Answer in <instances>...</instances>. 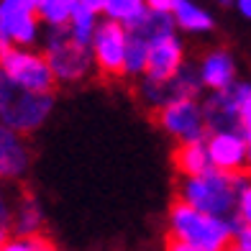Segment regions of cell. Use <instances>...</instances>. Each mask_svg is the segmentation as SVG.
I'll return each mask as SVG.
<instances>
[{
  "label": "cell",
  "mask_w": 251,
  "mask_h": 251,
  "mask_svg": "<svg viewBox=\"0 0 251 251\" xmlns=\"http://www.w3.org/2000/svg\"><path fill=\"white\" fill-rule=\"evenodd\" d=\"M146 10L149 8H146L144 0H108L105 16H108V21H116V24H121L126 28V26H131L136 18H141Z\"/></svg>",
  "instance_id": "obj_18"
},
{
  "label": "cell",
  "mask_w": 251,
  "mask_h": 251,
  "mask_svg": "<svg viewBox=\"0 0 251 251\" xmlns=\"http://www.w3.org/2000/svg\"><path fill=\"white\" fill-rule=\"evenodd\" d=\"M241 90H244V82H233L223 93H215L208 98V102L202 108V116H205V123H208V128L213 133H241L244 136L241 116H238Z\"/></svg>",
  "instance_id": "obj_8"
},
{
  "label": "cell",
  "mask_w": 251,
  "mask_h": 251,
  "mask_svg": "<svg viewBox=\"0 0 251 251\" xmlns=\"http://www.w3.org/2000/svg\"><path fill=\"white\" fill-rule=\"evenodd\" d=\"M47 62L56 79L64 82H77L82 79L93 64V49H85L72 39L70 26H59L49 31L47 39Z\"/></svg>",
  "instance_id": "obj_4"
},
{
  "label": "cell",
  "mask_w": 251,
  "mask_h": 251,
  "mask_svg": "<svg viewBox=\"0 0 251 251\" xmlns=\"http://www.w3.org/2000/svg\"><path fill=\"white\" fill-rule=\"evenodd\" d=\"M13 44H10V39L5 36V31H3V26H0V51H5V49H10Z\"/></svg>",
  "instance_id": "obj_31"
},
{
  "label": "cell",
  "mask_w": 251,
  "mask_h": 251,
  "mask_svg": "<svg viewBox=\"0 0 251 251\" xmlns=\"http://www.w3.org/2000/svg\"><path fill=\"white\" fill-rule=\"evenodd\" d=\"M8 244V236H5V226H0V251H3V246Z\"/></svg>",
  "instance_id": "obj_33"
},
{
  "label": "cell",
  "mask_w": 251,
  "mask_h": 251,
  "mask_svg": "<svg viewBox=\"0 0 251 251\" xmlns=\"http://www.w3.org/2000/svg\"><path fill=\"white\" fill-rule=\"evenodd\" d=\"M54 98L31 93V90L21 87L10 77L0 72V121L5 128L16 133H28L47 121L51 113Z\"/></svg>",
  "instance_id": "obj_3"
},
{
  "label": "cell",
  "mask_w": 251,
  "mask_h": 251,
  "mask_svg": "<svg viewBox=\"0 0 251 251\" xmlns=\"http://www.w3.org/2000/svg\"><path fill=\"white\" fill-rule=\"evenodd\" d=\"M167 251H200V249L190 246V244H185V241H179V238H175V236H169V238H167Z\"/></svg>",
  "instance_id": "obj_28"
},
{
  "label": "cell",
  "mask_w": 251,
  "mask_h": 251,
  "mask_svg": "<svg viewBox=\"0 0 251 251\" xmlns=\"http://www.w3.org/2000/svg\"><path fill=\"white\" fill-rule=\"evenodd\" d=\"M238 116H241V128L244 136H251V85H244L241 90V100H238Z\"/></svg>",
  "instance_id": "obj_23"
},
{
  "label": "cell",
  "mask_w": 251,
  "mask_h": 251,
  "mask_svg": "<svg viewBox=\"0 0 251 251\" xmlns=\"http://www.w3.org/2000/svg\"><path fill=\"white\" fill-rule=\"evenodd\" d=\"M236 249L238 251H251V226H244L236 233Z\"/></svg>",
  "instance_id": "obj_27"
},
{
  "label": "cell",
  "mask_w": 251,
  "mask_h": 251,
  "mask_svg": "<svg viewBox=\"0 0 251 251\" xmlns=\"http://www.w3.org/2000/svg\"><path fill=\"white\" fill-rule=\"evenodd\" d=\"M0 26H3L5 36L10 44H33L39 33V24L33 13H0Z\"/></svg>",
  "instance_id": "obj_15"
},
{
  "label": "cell",
  "mask_w": 251,
  "mask_h": 251,
  "mask_svg": "<svg viewBox=\"0 0 251 251\" xmlns=\"http://www.w3.org/2000/svg\"><path fill=\"white\" fill-rule=\"evenodd\" d=\"M126 49H128V31L116 21L100 24L93 39V59L102 77L126 75Z\"/></svg>",
  "instance_id": "obj_6"
},
{
  "label": "cell",
  "mask_w": 251,
  "mask_h": 251,
  "mask_svg": "<svg viewBox=\"0 0 251 251\" xmlns=\"http://www.w3.org/2000/svg\"><path fill=\"white\" fill-rule=\"evenodd\" d=\"M182 70V47L175 36L159 39L149 49V67H146V79L151 82H169Z\"/></svg>",
  "instance_id": "obj_10"
},
{
  "label": "cell",
  "mask_w": 251,
  "mask_h": 251,
  "mask_svg": "<svg viewBox=\"0 0 251 251\" xmlns=\"http://www.w3.org/2000/svg\"><path fill=\"white\" fill-rule=\"evenodd\" d=\"M169 236H175L200 251H226L236 233L231 228V221L205 215L195 208H190L187 202L175 200L172 210H169Z\"/></svg>",
  "instance_id": "obj_2"
},
{
  "label": "cell",
  "mask_w": 251,
  "mask_h": 251,
  "mask_svg": "<svg viewBox=\"0 0 251 251\" xmlns=\"http://www.w3.org/2000/svg\"><path fill=\"white\" fill-rule=\"evenodd\" d=\"M246 187H249L246 175H223L218 169H210L202 177L182 179L179 200L187 202L190 208L205 213V215L223 218V215H228L236 208L238 195Z\"/></svg>",
  "instance_id": "obj_1"
},
{
  "label": "cell",
  "mask_w": 251,
  "mask_h": 251,
  "mask_svg": "<svg viewBox=\"0 0 251 251\" xmlns=\"http://www.w3.org/2000/svg\"><path fill=\"white\" fill-rule=\"evenodd\" d=\"M3 251H36V236L33 238H13L3 246Z\"/></svg>",
  "instance_id": "obj_26"
},
{
  "label": "cell",
  "mask_w": 251,
  "mask_h": 251,
  "mask_svg": "<svg viewBox=\"0 0 251 251\" xmlns=\"http://www.w3.org/2000/svg\"><path fill=\"white\" fill-rule=\"evenodd\" d=\"M218 3H221V5H228V3H233V0H218Z\"/></svg>",
  "instance_id": "obj_35"
},
{
  "label": "cell",
  "mask_w": 251,
  "mask_h": 251,
  "mask_svg": "<svg viewBox=\"0 0 251 251\" xmlns=\"http://www.w3.org/2000/svg\"><path fill=\"white\" fill-rule=\"evenodd\" d=\"M75 5H77V0H41L39 16L47 21L51 28L70 26V18H72Z\"/></svg>",
  "instance_id": "obj_19"
},
{
  "label": "cell",
  "mask_w": 251,
  "mask_h": 251,
  "mask_svg": "<svg viewBox=\"0 0 251 251\" xmlns=\"http://www.w3.org/2000/svg\"><path fill=\"white\" fill-rule=\"evenodd\" d=\"M41 223V215L36 210V205H26V208H21V215H18V233L21 238H28L31 233H36V228Z\"/></svg>",
  "instance_id": "obj_21"
},
{
  "label": "cell",
  "mask_w": 251,
  "mask_h": 251,
  "mask_svg": "<svg viewBox=\"0 0 251 251\" xmlns=\"http://www.w3.org/2000/svg\"><path fill=\"white\" fill-rule=\"evenodd\" d=\"M238 10H241L246 18H251V0H238Z\"/></svg>",
  "instance_id": "obj_32"
},
{
  "label": "cell",
  "mask_w": 251,
  "mask_h": 251,
  "mask_svg": "<svg viewBox=\"0 0 251 251\" xmlns=\"http://www.w3.org/2000/svg\"><path fill=\"white\" fill-rule=\"evenodd\" d=\"M28 167V149L24 139L0 126V177H21Z\"/></svg>",
  "instance_id": "obj_11"
},
{
  "label": "cell",
  "mask_w": 251,
  "mask_h": 251,
  "mask_svg": "<svg viewBox=\"0 0 251 251\" xmlns=\"http://www.w3.org/2000/svg\"><path fill=\"white\" fill-rule=\"evenodd\" d=\"M36 251H56V249H54V244H49V241H44V238L36 236Z\"/></svg>",
  "instance_id": "obj_30"
},
{
  "label": "cell",
  "mask_w": 251,
  "mask_h": 251,
  "mask_svg": "<svg viewBox=\"0 0 251 251\" xmlns=\"http://www.w3.org/2000/svg\"><path fill=\"white\" fill-rule=\"evenodd\" d=\"M202 85H208L215 93H223L233 85V59L226 51H213L205 56L202 70H200Z\"/></svg>",
  "instance_id": "obj_14"
},
{
  "label": "cell",
  "mask_w": 251,
  "mask_h": 251,
  "mask_svg": "<svg viewBox=\"0 0 251 251\" xmlns=\"http://www.w3.org/2000/svg\"><path fill=\"white\" fill-rule=\"evenodd\" d=\"M156 123L167 133L179 139V144L205 141V116L195 100H179L156 113Z\"/></svg>",
  "instance_id": "obj_7"
},
{
  "label": "cell",
  "mask_w": 251,
  "mask_h": 251,
  "mask_svg": "<svg viewBox=\"0 0 251 251\" xmlns=\"http://www.w3.org/2000/svg\"><path fill=\"white\" fill-rule=\"evenodd\" d=\"M208 154L213 169L223 175H244L249 141L241 133H213L208 139Z\"/></svg>",
  "instance_id": "obj_9"
},
{
  "label": "cell",
  "mask_w": 251,
  "mask_h": 251,
  "mask_svg": "<svg viewBox=\"0 0 251 251\" xmlns=\"http://www.w3.org/2000/svg\"><path fill=\"white\" fill-rule=\"evenodd\" d=\"M144 3L149 10H154V13H175L182 0H144Z\"/></svg>",
  "instance_id": "obj_25"
},
{
  "label": "cell",
  "mask_w": 251,
  "mask_h": 251,
  "mask_svg": "<svg viewBox=\"0 0 251 251\" xmlns=\"http://www.w3.org/2000/svg\"><path fill=\"white\" fill-rule=\"evenodd\" d=\"M238 218L244 221V226H251V185L238 195Z\"/></svg>",
  "instance_id": "obj_24"
},
{
  "label": "cell",
  "mask_w": 251,
  "mask_h": 251,
  "mask_svg": "<svg viewBox=\"0 0 251 251\" xmlns=\"http://www.w3.org/2000/svg\"><path fill=\"white\" fill-rule=\"evenodd\" d=\"M77 3H82L85 8H90V10H105V5H108V0H77Z\"/></svg>",
  "instance_id": "obj_29"
},
{
  "label": "cell",
  "mask_w": 251,
  "mask_h": 251,
  "mask_svg": "<svg viewBox=\"0 0 251 251\" xmlns=\"http://www.w3.org/2000/svg\"><path fill=\"white\" fill-rule=\"evenodd\" d=\"M231 251H238V249H231Z\"/></svg>",
  "instance_id": "obj_36"
},
{
  "label": "cell",
  "mask_w": 251,
  "mask_h": 251,
  "mask_svg": "<svg viewBox=\"0 0 251 251\" xmlns=\"http://www.w3.org/2000/svg\"><path fill=\"white\" fill-rule=\"evenodd\" d=\"M95 10L85 8L82 3H77L72 10V18H70V33L72 39L85 49H93V39H95Z\"/></svg>",
  "instance_id": "obj_16"
},
{
  "label": "cell",
  "mask_w": 251,
  "mask_h": 251,
  "mask_svg": "<svg viewBox=\"0 0 251 251\" xmlns=\"http://www.w3.org/2000/svg\"><path fill=\"white\" fill-rule=\"evenodd\" d=\"M149 44L141 39L128 36V49H126V75H141L149 67Z\"/></svg>",
  "instance_id": "obj_20"
},
{
  "label": "cell",
  "mask_w": 251,
  "mask_h": 251,
  "mask_svg": "<svg viewBox=\"0 0 251 251\" xmlns=\"http://www.w3.org/2000/svg\"><path fill=\"white\" fill-rule=\"evenodd\" d=\"M175 21L185 28V31H210L213 28V18L200 10L192 0H182L175 10Z\"/></svg>",
  "instance_id": "obj_17"
},
{
  "label": "cell",
  "mask_w": 251,
  "mask_h": 251,
  "mask_svg": "<svg viewBox=\"0 0 251 251\" xmlns=\"http://www.w3.org/2000/svg\"><path fill=\"white\" fill-rule=\"evenodd\" d=\"M172 13H154V10H146L141 18H136L131 26H126L128 36L141 39L144 44H156L159 39H167V36H175L172 33Z\"/></svg>",
  "instance_id": "obj_13"
},
{
  "label": "cell",
  "mask_w": 251,
  "mask_h": 251,
  "mask_svg": "<svg viewBox=\"0 0 251 251\" xmlns=\"http://www.w3.org/2000/svg\"><path fill=\"white\" fill-rule=\"evenodd\" d=\"M41 0H3L0 13H39Z\"/></svg>",
  "instance_id": "obj_22"
},
{
  "label": "cell",
  "mask_w": 251,
  "mask_h": 251,
  "mask_svg": "<svg viewBox=\"0 0 251 251\" xmlns=\"http://www.w3.org/2000/svg\"><path fill=\"white\" fill-rule=\"evenodd\" d=\"M0 72L10 77L13 82H18L21 87L31 90V93H41V95H51V90L56 85V77L47 62V56L18 49V47L0 51Z\"/></svg>",
  "instance_id": "obj_5"
},
{
  "label": "cell",
  "mask_w": 251,
  "mask_h": 251,
  "mask_svg": "<svg viewBox=\"0 0 251 251\" xmlns=\"http://www.w3.org/2000/svg\"><path fill=\"white\" fill-rule=\"evenodd\" d=\"M246 141H249V162H251V136H249V139H246Z\"/></svg>",
  "instance_id": "obj_34"
},
{
  "label": "cell",
  "mask_w": 251,
  "mask_h": 251,
  "mask_svg": "<svg viewBox=\"0 0 251 251\" xmlns=\"http://www.w3.org/2000/svg\"><path fill=\"white\" fill-rule=\"evenodd\" d=\"M172 162H175V169L182 175V179L202 177L213 169L210 154H208V141L179 144L175 149V154H172Z\"/></svg>",
  "instance_id": "obj_12"
}]
</instances>
